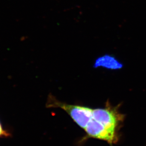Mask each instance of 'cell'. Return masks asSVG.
<instances>
[{
  "label": "cell",
  "mask_w": 146,
  "mask_h": 146,
  "mask_svg": "<svg viewBox=\"0 0 146 146\" xmlns=\"http://www.w3.org/2000/svg\"><path fill=\"white\" fill-rule=\"evenodd\" d=\"M123 118L116 109H113L109 106L105 108L93 109L92 118L114 131H117Z\"/></svg>",
  "instance_id": "3957f363"
},
{
  "label": "cell",
  "mask_w": 146,
  "mask_h": 146,
  "mask_svg": "<svg viewBox=\"0 0 146 146\" xmlns=\"http://www.w3.org/2000/svg\"><path fill=\"white\" fill-rule=\"evenodd\" d=\"M84 130L89 137L106 141L110 145L117 142V131L106 127L92 118Z\"/></svg>",
  "instance_id": "7a4b0ae2"
},
{
  "label": "cell",
  "mask_w": 146,
  "mask_h": 146,
  "mask_svg": "<svg viewBox=\"0 0 146 146\" xmlns=\"http://www.w3.org/2000/svg\"><path fill=\"white\" fill-rule=\"evenodd\" d=\"M8 135V134L6 131L3 130L1 124L0 123V137L1 136H7Z\"/></svg>",
  "instance_id": "5b68a950"
},
{
  "label": "cell",
  "mask_w": 146,
  "mask_h": 146,
  "mask_svg": "<svg viewBox=\"0 0 146 146\" xmlns=\"http://www.w3.org/2000/svg\"><path fill=\"white\" fill-rule=\"evenodd\" d=\"M47 106L49 108H59L63 109L70 116L80 127L84 129L92 118V108L61 103L54 99L52 97L49 98Z\"/></svg>",
  "instance_id": "6da1fadb"
},
{
  "label": "cell",
  "mask_w": 146,
  "mask_h": 146,
  "mask_svg": "<svg viewBox=\"0 0 146 146\" xmlns=\"http://www.w3.org/2000/svg\"><path fill=\"white\" fill-rule=\"evenodd\" d=\"M93 67L95 68H102L110 70H119L123 68V64L113 55L105 54L98 57Z\"/></svg>",
  "instance_id": "277c9868"
}]
</instances>
